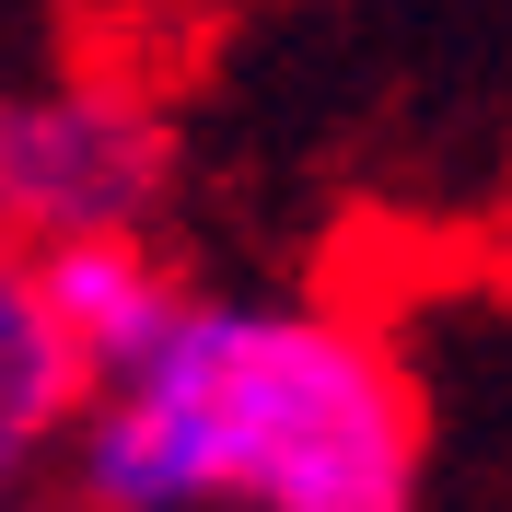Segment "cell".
<instances>
[{
	"label": "cell",
	"instance_id": "5",
	"mask_svg": "<svg viewBox=\"0 0 512 512\" xmlns=\"http://www.w3.org/2000/svg\"><path fill=\"white\" fill-rule=\"evenodd\" d=\"M0 512H94V501H35V489H24V501H0Z\"/></svg>",
	"mask_w": 512,
	"mask_h": 512
},
{
	"label": "cell",
	"instance_id": "4",
	"mask_svg": "<svg viewBox=\"0 0 512 512\" xmlns=\"http://www.w3.org/2000/svg\"><path fill=\"white\" fill-rule=\"evenodd\" d=\"M35 268L59 291V315H70V338H82V361H94V384L128 373L163 326L187 315V280L152 256V233H82V245H47Z\"/></svg>",
	"mask_w": 512,
	"mask_h": 512
},
{
	"label": "cell",
	"instance_id": "3",
	"mask_svg": "<svg viewBox=\"0 0 512 512\" xmlns=\"http://www.w3.org/2000/svg\"><path fill=\"white\" fill-rule=\"evenodd\" d=\"M82 408H94V361L70 338L59 291L24 245H0V501H24L47 466H70Z\"/></svg>",
	"mask_w": 512,
	"mask_h": 512
},
{
	"label": "cell",
	"instance_id": "2",
	"mask_svg": "<svg viewBox=\"0 0 512 512\" xmlns=\"http://www.w3.org/2000/svg\"><path fill=\"white\" fill-rule=\"evenodd\" d=\"M175 175V128L117 70H24L0 82V245H82L140 233Z\"/></svg>",
	"mask_w": 512,
	"mask_h": 512
},
{
	"label": "cell",
	"instance_id": "1",
	"mask_svg": "<svg viewBox=\"0 0 512 512\" xmlns=\"http://www.w3.org/2000/svg\"><path fill=\"white\" fill-rule=\"evenodd\" d=\"M94 512H419V384L338 303H210L94 384L70 431Z\"/></svg>",
	"mask_w": 512,
	"mask_h": 512
}]
</instances>
